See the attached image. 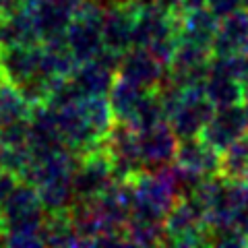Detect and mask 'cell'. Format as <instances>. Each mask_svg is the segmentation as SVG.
<instances>
[{"label":"cell","mask_w":248,"mask_h":248,"mask_svg":"<svg viewBox=\"0 0 248 248\" xmlns=\"http://www.w3.org/2000/svg\"><path fill=\"white\" fill-rule=\"evenodd\" d=\"M4 219V246H44L42 228L46 209L29 182H19L0 207Z\"/></svg>","instance_id":"6da1fadb"},{"label":"cell","mask_w":248,"mask_h":248,"mask_svg":"<svg viewBox=\"0 0 248 248\" xmlns=\"http://www.w3.org/2000/svg\"><path fill=\"white\" fill-rule=\"evenodd\" d=\"M128 182L130 217L164 223L168 211L180 197L174 164L157 170H141Z\"/></svg>","instance_id":"7a4b0ae2"},{"label":"cell","mask_w":248,"mask_h":248,"mask_svg":"<svg viewBox=\"0 0 248 248\" xmlns=\"http://www.w3.org/2000/svg\"><path fill=\"white\" fill-rule=\"evenodd\" d=\"M159 95L164 102L166 120L178 137V141L199 137L211 114L215 112V106L207 99L201 85L178 87V85L166 81L159 87Z\"/></svg>","instance_id":"3957f363"},{"label":"cell","mask_w":248,"mask_h":248,"mask_svg":"<svg viewBox=\"0 0 248 248\" xmlns=\"http://www.w3.org/2000/svg\"><path fill=\"white\" fill-rule=\"evenodd\" d=\"M178 44V15L153 0H135V46L149 50L168 66Z\"/></svg>","instance_id":"277c9868"},{"label":"cell","mask_w":248,"mask_h":248,"mask_svg":"<svg viewBox=\"0 0 248 248\" xmlns=\"http://www.w3.org/2000/svg\"><path fill=\"white\" fill-rule=\"evenodd\" d=\"M164 234L170 246H207L205 207L192 192L176 199L164 219Z\"/></svg>","instance_id":"5b68a950"},{"label":"cell","mask_w":248,"mask_h":248,"mask_svg":"<svg viewBox=\"0 0 248 248\" xmlns=\"http://www.w3.org/2000/svg\"><path fill=\"white\" fill-rule=\"evenodd\" d=\"M102 21H104V6L95 0H85L75 13V17L68 23L64 31V44L75 56L77 62H85L91 58H97L104 48V33H102Z\"/></svg>","instance_id":"8992f818"},{"label":"cell","mask_w":248,"mask_h":248,"mask_svg":"<svg viewBox=\"0 0 248 248\" xmlns=\"http://www.w3.org/2000/svg\"><path fill=\"white\" fill-rule=\"evenodd\" d=\"M114 182H118L110 155L102 145L87 153L79 155L73 172V192L75 201H89L102 195Z\"/></svg>","instance_id":"52a82bcc"},{"label":"cell","mask_w":248,"mask_h":248,"mask_svg":"<svg viewBox=\"0 0 248 248\" xmlns=\"http://www.w3.org/2000/svg\"><path fill=\"white\" fill-rule=\"evenodd\" d=\"M118 54L104 50L97 58L77 62L68 85L77 97H91V95H108L114 79L118 77Z\"/></svg>","instance_id":"ba28073f"},{"label":"cell","mask_w":248,"mask_h":248,"mask_svg":"<svg viewBox=\"0 0 248 248\" xmlns=\"http://www.w3.org/2000/svg\"><path fill=\"white\" fill-rule=\"evenodd\" d=\"M213 60V50L207 46L178 40L174 56L168 64V81L178 87L201 85L209 73Z\"/></svg>","instance_id":"9c48e42d"},{"label":"cell","mask_w":248,"mask_h":248,"mask_svg":"<svg viewBox=\"0 0 248 248\" xmlns=\"http://www.w3.org/2000/svg\"><path fill=\"white\" fill-rule=\"evenodd\" d=\"M102 147L110 155L118 180H130L135 174L143 170L137 130L133 126H128V124L116 122L112 130L108 133V137L104 139Z\"/></svg>","instance_id":"30bf717a"},{"label":"cell","mask_w":248,"mask_h":248,"mask_svg":"<svg viewBox=\"0 0 248 248\" xmlns=\"http://www.w3.org/2000/svg\"><path fill=\"white\" fill-rule=\"evenodd\" d=\"M0 60H2L4 79L13 85H17V87L35 79L50 81L42 73V42L40 44H4L0 46Z\"/></svg>","instance_id":"8fae6325"},{"label":"cell","mask_w":248,"mask_h":248,"mask_svg":"<svg viewBox=\"0 0 248 248\" xmlns=\"http://www.w3.org/2000/svg\"><path fill=\"white\" fill-rule=\"evenodd\" d=\"M104 48L122 56L135 46V2L130 0H114L104 9L102 21Z\"/></svg>","instance_id":"7c38bea8"},{"label":"cell","mask_w":248,"mask_h":248,"mask_svg":"<svg viewBox=\"0 0 248 248\" xmlns=\"http://www.w3.org/2000/svg\"><path fill=\"white\" fill-rule=\"evenodd\" d=\"M118 75L145 89H159L168 81V66L149 50L133 46L120 56Z\"/></svg>","instance_id":"4fadbf2b"},{"label":"cell","mask_w":248,"mask_h":248,"mask_svg":"<svg viewBox=\"0 0 248 248\" xmlns=\"http://www.w3.org/2000/svg\"><path fill=\"white\" fill-rule=\"evenodd\" d=\"M174 164L197 178L221 174V153L211 147L203 137L180 139L176 147Z\"/></svg>","instance_id":"5bb4252c"},{"label":"cell","mask_w":248,"mask_h":248,"mask_svg":"<svg viewBox=\"0 0 248 248\" xmlns=\"http://www.w3.org/2000/svg\"><path fill=\"white\" fill-rule=\"evenodd\" d=\"M137 139H139L143 170H157V168L170 166L174 161L178 137L174 135V130L170 128V124L166 120L137 130Z\"/></svg>","instance_id":"9a60e30c"},{"label":"cell","mask_w":248,"mask_h":248,"mask_svg":"<svg viewBox=\"0 0 248 248\" xmlns=\"http://www.w3.org/2000/svg\"><path fill=\"white\" fill-rule=\"evenodd\" d=\"M246 130H248V120L242 112V106L236 104L226 108H215V112L205 124L201 137L221 153L234 141H238Z\"/></svg>","instance_id":"2e32d148"},{"label":"cell","mask_w":248,"mask_h":248,"mask_svg":"<svg viewBox=\"0 0 248 248\" xmlns=\"http://www.w3.org/2000/svg\"><path fill=\"white\" fill-rule=\"evenodd\" d=\"M217 29H219V17H215L205 4L178 13V40L207 46L213 50Z\"/></svg>","instance_id":"e0dca14e"},{"label":"cell","mask_w":248,"mask_h":248,"mask_svg":"<svg viewBox=\"0 0 248 248\" xmlns=\"http://www.w3.org/2000/svg\"><path fill=\"white\" fill-rule=\"evenodd\" d=\"M149 91L151 89H145L141 85L124 79L120 75L116 77L110 91H108V102H110L114 120L122 124H133L139 108H141L143 99L147 97Z\"/></svg>","instance_id":"ac0fdd59"},{"label":"cell","mask_w":248,"mask_h":248,"mask_svg":"<svg viewBox=\"0 0 248 248\" xmlns=\"http://www.w3.org/2000/svg\"><path fill=\"white\" fill-rule=\"evenodd\" d=\"M248 54V11L240 9L219 19V29L213 40V54Z\"/></svg>","instance_id":"d6986e66"},{"label":"cell","mask_w":248,"mask_h":248,"mask_svg":"<svg viewBox=\"0 0 248 248\" xmlns=\"http://www.w3.org/2000/svg\"><path fill=\"white\" fill-rule=\"evenodd\" d=\"M33 6L21 4L2 17V46L4 44H40Z\"/></svg>","instance_id":"ffe728a7"},{"label":"cell","mask_w":248,"mask_h":248,"mask_svg":"<svg viewBox=\"0 0 248 248\" xmlns=\"http://www.w3.org/2000/svg\"><path fill=\"white\" fill-rule=\"evenodd\" d=\"M201 87H203V93L215 108L236 106L242 99V83L219 71H213L211 66H209V73L201 83Z\"/></svg>","instance_id":"44dd1931"},{"label":"cell","mask_w":248,"mask_h":248,"mask_svg":"<svg viewBox=\"0 0 248 248\" xmlns=\"http://www.w3.org/2000/svg\"><path fill=\"white\" fill-rule=\"evenodd\" d=\"M31 112H33V106L25 99L19 87H15L6 79L0 81V126L29 120Z\"/></svg>","instance_id":"7402d4cb"},{"label":"cell","mask_w":248,"mask_h":248,"mask_svg":"<svg viewBox=\"0 0 248 248\" xmlns=\"http://www.w3.org/2000/svg\"><path fill=\"white\" fill-rule=\"evenodd\" d=\"M42 238H44V246L46 244L48 246H79V238L75 234L68 209L46 213Z\"/></svg>","instance_id":"603a6c76"},{"label":"cell","mask_w":248,"mask_h":248,"mask_svg":"<svg viewBox=\"0 0 248 248\" xmlns=\"http://www.w3.org/2000/svg\"><path fill=\"white\" fill-rule=\"evenodd\" d=\"M164 223L161 221H147L128 217V221L122 228V242L124 244H137V246H153L164 244Z\"/></svg>","instance_id":"cb8c5ba5"},{"label":"cell","mask_w":248,"mask_h":248,"mask_svg":"<svg viewBox=\"0 0 248 248\" xmlns=\"http://www.w3.org/2000/svg\"><path fill=\"white\" fill-rule=\"evenodd\" d=\"M248 172V130L221 151V174L228 178H242Z\"/></svg>","instance_id":"d4e9b609"},{"label":"cell","mask_w":248,"mask_h":248,"mask_svg":"<svg viewBox=\"0 0 248 248\" xmlns=\"http://www.w3.org/2000/svg\"><path fill=\"white\" fill-rule=\"evenodd\" d=\"M211 68L228 75V77H232V79H236V81H240L244 85L248 81V54H244V52L213 54Z\"/></svg>","instance_id":"484cf974"},{"label":"cell","mask_w":248,"mask_h":248,"mask_svg":"<svg viewBox=\"0 0 248 248\" xmlns=\"http://www.w3.org/2000/svg\"><path fill=\"white\" fill-rule=\"evenodd\" d=\"M205 6L215 15V17L223 19L232 13L244 9V2L242 0H205Z\"/></svg>","instance_id":"4316f807"},{"label":"cell","mask_w":248,"mask_h":248,"mask_svg":"<svg viewBox=\"0 0 248 248\" xmlns=\"http://www.w3.org/2000/svg\"><path fill=\"white\" fill-rule=\"evenodd\" d=\"M19 184V176L13 174L11 170H4L0 168V207H2V203L6 201V197L13 192V188Z\"/></svg>","instance_id":"83f0119b"},{"label":"cell","mask_w":248,"mask_h":248,"mask_svg":"<svg viewBox=\"0 0 248 248\" xmlns=\"http://www.w3.org/2000/svg\"><path fill=\"white\" fill-rule=\"evenodd\" d=\"M240 106H242V112L248 120V81L242 85V99H240Z\"/></svg>","instance_id":"f1b7e54d"},{"label":"cell","mask_w":248,"mask_h":248,"mask_svg":"<svg viewBox=\"0 0 248 248\" xmlns=\"http://www.w3.org/2000/svg\"><path fill=\"white\" fill-rule=\"evenodd\" d=\"M180 2H182V11H184V9H192V6L205 4V0H180Z\"/></svg>","instance_id":"f546056e"},{"label":"cell","mask_w":248,"mask_h":248,"mask_svg":"<svg viewBox=\"0 0 248 248\" xmlns=\"http://www.w3.org/2000/svg\"><path fill=\"white\" fill-rule=\"evenodd\" d=\"M2 238H4V219H2V213H0V244H2Z\"/></svg>","instance_id":"4dcf8cb0"},{"label":"cell","mask_w":248,"mask_h":248,"mask_svg":"<svg viewBox=\"0 0 248 248\" xmlns=\"http://www.w3.org/2000/svg\"><path fill=\"white\" fill-rule=\"evenodd\" d=\"M242 230H244V236H246V244H248V217H246V221H244Z\"/></svg>","instance_id":"1f68e13d"},{"label":"cell","mask_w":248,"mask_h":248,"mask_svg":"<svg viewBox=\"0 0 248 248\" xmlns=\"http://www.w3.org/2000/svg\"><path fill=\"white\" fill-rule=\"evenodd\" d=\"M40 0H21V4H37Z\"/></svg>","instance_id":"d6a6232c"},{"label":"cell","mask_w":248,"mask_h":248,"mask_svg":"<svg viewBox=\"0 0 248 248\" xmlns=\"http://www.w3.org/2000/svg\"><path fill=\"white\" fill-rule=\"evenodd\" d=\"M0 81H4V71H2V60H0Z\"/></svg>","instance_id":"836d02e7"},{"label":"cell","mask_w":248,"mask_h":248,"mask_svg":"<svg viewBox=\"0 0 248 248\" xmlns=\"http://www.w3.org/2000/svg\"><path fill=\"white\" fill-rule=\"evenodd\" d=\"M0 46H2V17H0Z\"/></svg>","instance_id":"e575fe53"},{"label":"cell","mask_w":248,"mask_h":248,"mask_svg":"<svg viewBox=\"0 0 248 248\" xmlns=\"http://www.w3.org/2000/svg\"><path fill=\"white\" fill-rule=\"evenodd\" d=\"M0 168H2V145H0Z\"/></svg>","instance_id":"d590c367"},{"label":"cell","mask_w":248,"mask_h":248,"mask_svg":"<svg viewBox=\"0 0 248 248\" xmlns=\"http://www.w3.org/2000/svg\"><path fill=\"white\" fill-rule=\"evenodd\" d=\"M242 178H244V182H246V184H248V172H246V174H244V176H242Z\"/></svg>","instance_id":"8d00e7d4"},{"label":"cell","mask_w":248,"mask_h":248,"mask_svg":"<svg viewBox=\"0 0 248 248\" xmlns=\"http://www.w3.org/2000/svg\"><path fill=\"white\" fill-rule=\"evenodd\" d=\"M242 2H244V9H248V0H242Z\"/></svg>","instance_id":"74e56055"},{"label":"cell","mask_w":248,"mask_h":248,"mask_svg":"<svg viewBox=\"0 0 248 248\" xmlns=\"http://www.w3.org/2000/svg\"><path fill=\"white\" fill-rule=\"evenodd\" d=\"M130 2H135V0H130Z\"/></svg>","instance_id":"f35d334b"}]
</instances>
